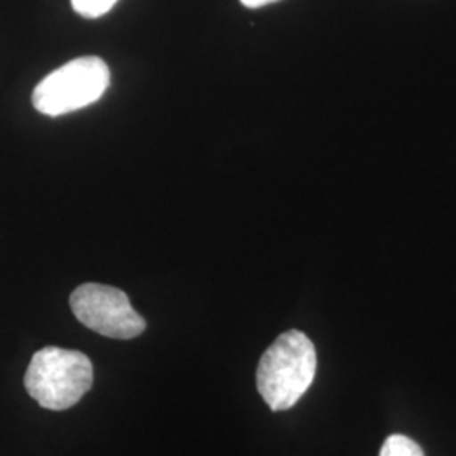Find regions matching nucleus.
<instances>
[{
    "instance_id": "obj_7",
    "label": "nucleus",
    "mask_w": 456,
    "mask_h": 456,
    "mask_svg": "<svg viewBox=\"0 0 456 456\" xmlns=\"http://www.w3.org/2000/svg\"><path fill=\"white\" fill-rule=\"evenodd\" d=\"M240 2L244 4L245 7H248V9H257V7L273 4V2H277V0H240Z\"/></svg>"
},
{
    "instance_id": "obj_6",
    "label": "nucleus",
    "mask_w": 456,
    "mask_h": 456,
    "mask_svg": "<svg viewBox=\"0 0 456 456\" xmlns=\"http://www.w3.org/2000/svg\"><path fill=\"white\" fill-rule=\"evenodd\" d=\"M115 4L117 0H71L73 11L86 19H95L107 14Z\"/></svg>"
},
{
    "instance_id": "obj_3",
    "label": "nucleus",
    "mask_w": 456,
    "mask_h": 456,
    "mask_svg": "<svg viewBox=\"0 0 456 456\" xmlns=\"http://www.w3.org/2000/svg\"><path fill=\"white\" fill-rule=\"evenodd\" d=\"M110 83V69L98 56H82L51 71L33 92L39 114L58 117L95 103Z\"/></svg>"
},
{
    "instance_id": "obj_5",
    "label": "nucleus",
    "mask_w": 456,
    "mask_h": 456,
    "mask_svg": "<svg viewBox=\"0 0 456 456\" xmlns=\"http://www.w3.org/2000/svg\"><path fill=\"white\" fill-rule=\"evenodd\" d=\"M379 456H424L423 448L404 435H392L384 441Z\"/></svg>"
},
{
    "instance_id": "obj_1",
    "label": "nucleus",
    "mask_w": 456,
    "mask_h": 456,
    "mask_svg": "<svg viewBox=\"0 0 456 456\" xmlns=\"http://www.w3.org/2000/svg\"><path fill=\"white\" fill-rule=\"evenodd\" d=\"M318 367L316 348L297 330L279 335L261 357L257 391L273 411H288L308 392Z\"/></svg>"
},
{
    "instance_id": "obj_4",
    "label": "nucleus",
    "mask_w": 456,
    "mask_h": 456,
    "mask_svg": "<svg viewBox=\"0 0 456 456\" xmlns=\"http://www.w3.org/2000/svg\"><path fill=\"white\" fill-rule=\"evenodd\" d=\"M75 318L102 337L132 340L144 333L146 320L132 308L127 294L114 286L86 282L69 296Z\"/></svg>"
},
{
    "instance_id": "obj_2",
    "label": "nucleus",
    "mask_w": 456,
    "mask_h": 456,
    "mask_svg": "<svg viewBox=\"0 0 456 456\" xmlns=\"http://www.w3.org/2000/svg\"><path fill=\"white\" fill-rule=\"evenodd\" d=\"M94 386V365L83 352L45 346L36 352L24 375V387L41 408L66 411Z\"/></svg>"
}]
</instances>
